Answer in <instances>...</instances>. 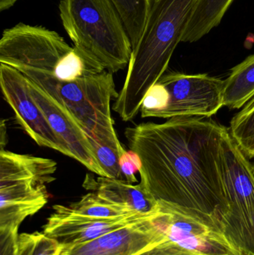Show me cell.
Returning a JSON list of instances; mask_svg holds the SVG:
<instances>
[{"mask_svg": "<svg viewBox=\"0 0 254 255\" xmlns=\"http://www.w3.org/2000/svg\"><path fill=\"white\" fill-rule=\"evenodd\" d=\"M220 169L229 210L222 220L224 232L240 251L254 218L253 166L227 130L221 142Z\"/></svg>", "mask_w": 254, "mask_h": 255, "instance_id": "277c9868", "label": "cell"}, {"mask_svg": "<svg viewBox=\"0 0 254 255\" xmlns=\"http://www.w3.org/2000/svg\"><path fill=\"white\" fill-rule=\"evenodd\" d=\"M158 82L169 94L167 106L154 118H211L224 106V80L207 74L171 73Z\"/></svg>", "mask_w": 254, "mask_h": 255, "instance_id": "8992f818", "label": "cell"}, {"mask_svg": "<svg viewBox=\"0 0 254 255\" xmlns=\"http://www.w3.org/2000/svg\"><path fill=\"white\" fill-rule=\"evenodd\" d=\"M229 133L248 157H254V98L231 120Z\"/></svg>", "mask_w": 254, "mask_h": 255, "instance_id": "2e32d148", "label": "cell"}, {"mask_svg": "<svg viewBox=\"0 0 254 255\" xmlns=\"http://www.w3.org/2000/svg\"><path fill=\"white\" fill-rule=\"evenodd\" d=\"M0 145H1V149H4V145L7 143V139H6V136H7V133H6V126L5 124H4V121H1V126H0Z\"/></svg>", "mask_w": 254, "mask_h": 255, "instance_id": "cb8c5ba5", "label": "cell"}, {"mask_svg": "<svg viewBox=\"0 0 254 255\" xmlns=\"http://www.w3.org/2000/svg\"><path fill=\"white\" fill-rule=\"evenodd\" d=\"M240 251L243 255H254V218L252 223L250 232L246 237Z\"/></svg>", "mask_w": 254, "mask_h": 255, "instance_id": "603a6c76", "label": "cell"}, {"mask_svg": "<svg viewBox=\"0 0 254 255\" xmlns=\"http://www.w3.org/2000/svg\"><path fill=\"white\" fill-rule=\"evenodd\" d=\"M139 255H198L167 241Z\"/></svg>", "mask_w": 254, "mask_h": 255, "instance_id": "44dd1931", "label": "cell"}, {"mask_svg": "<svg viewBox=\"0 0 254 255\" xmlns=\"http://www.w3.org/2000/svg\"><path fill=\"white\" fill-rule=\"evenodd\" d=\"M28 89L49 125L70 153V157L82 163L99 176L107 177L94 154L89 136L70 111L44 92L35 84L27 80Z\"/></svg>", "mask_w": 254, "mask_h": 255, "instance_id": "9c48e42d", "label": "cell"}, {"mask_svg": "<svg viewBox=\"0 0 254 255\" xmlns=\"http://www.w3.org/2000/svg\"><path fill=\"white\" fill-rule=\"evenodd\" d=\"M224 106L240 109L254 98V55L232 68L224 80Z\"/></svg>", "mask_w": 254, "mask_h": 255, "instance_id": "4fadbf2b", "label": "cell"}, {"mask_svg": "<svg viewBox=\"0 0 254 255\" xmlns=\"http://www.w3.org/2000/svg\"><path fill=\"white\" fill-rule=\"evenodd\" d=\"M59 10L73 47L89 65L111 73L128 66L131 40L110 0H61Z\"/></svg>", "mask_w": 254, "mask_h": 255, "instance_id": "3957f363", "label": "cell"}, {"mask_svg": "<svg viewBox=\"0 0 254 255\" xmlns=\"http://www.w3.org/2000/svg\"><path fill=\"white\" fill-rule=\"evenodd\" d=\"M18 0H0V11L10 8Z\"/></svg>", "mask_w": 254, "mask_h": 255, "instance_id": "d4e9b609", "label": "cell"}, {"mask_svg": "<svg viewBox=\"0 0 254 255\" xmlns=\"http://www.w3.org/2000/svg\"><path fill=\"white\" fill-rule=\"evenodd\" d=\"M83 187L104 200L127 207L135 212L156 215L161 211L159 202L140 183L134 185L122 179L102 176L95 178L87 174L84 180Z\"/></svg>", "mask_w": 254, "mask_h": 255, "instance_id": "8fae6325", "label": "cell"}, {"mask_svg": "<svg viewBox=\"0 0 254 255\" xmlns=\"http://www.w3.org/2000/svg\"><path fill=\"white\" fill-rule=\"evenodd\" d=\"M116 7L131 40L132 50L143 37L153 0H110Z\"/></svg>", "mask_w": 254, "mask_h": 255, "instance_id": "5bb4252c", "label": "cell"}, {"mask_svg": "<svg viewBox=\"0 0 254 255\" xmlns=\"http://www.w3.org/2000/svg\"><path fill=\"white\" fill-rule=\"evenodd\" d=\"M155 218L133 223L85 244L64 247L60 255L142 254L168 241Z\"/></svg>", "mask_w": 254, "mask_h": 255, "instance_id": "30bf717a", "label": "cell"}, {"mask_svg": "<svg viewBox=\"0 0 254 255\" xmlns=\"http://www.w3.org/2000/svg\"><path fill=\"white\" fill-rule=\"evenodd\" d=\"M227 130L209 118L179 117L127 128L125 136L141 160L140 184L155 200L222 225L229 210L219 158Z\"/></svg>", "mask_w": 254, "mask_h": 255, "instance_id": "6da1fadb", "label": "cell"}, {"mask_svg": "<svg viewBox=\"0 0 254 255\" xmlns=\"http://www.w3.org/2000/svg\"><path fill=\"white\" fill-rule=\"evenodd\" d=\"M197 0H153L140 43L132 50L113 111L125 122L140 112L148 91L164 75Z\"/></svg>", "mask_w": 254, "mask_h": 255, "instance_id": "7a4b0ae2", "label": "cell"}, {"mask_svg": "<svg viewBox=\"0 0 254 255\" xmlns=\"http://www.w3.org/2000/svg\"><path fill=\"white\" fill-rule=\"evenodd\" d=\"M122 175L125 177V181L130 184L137 182L135 174L140 172L141 167V160L140 157L134 151L130 150L125 151L119 160Z\"/></svg>", "mask_w": 254, "mask_h": 255, "instance_id": "ffe728a7", "label": "cell"}, {"mask_svg": "<svg viewBox=\"0 0 254 255\" xmlns=\"http://www.w3.org/2000/svg\"><path fill=\"white\" fill-rule=\"evenodd\" d=\"M160 205L161 212L154 222L168 241L198 255H243L225 235L219 223Z\"/></svg>", "mask_w": 254, "mask_h": 255, "instance_id": "5b68a950", "label": "cell"}, {"mask_svg": "<svg viewBox=\"0 0 254 255\" xmlns=\"http://www.w3.org/2000/svg\"><path fill=\"white\" fill-rule=\"evenodd\" d=\"M67 207L70 211L76 214L95 218H118L141 214L135 212L127 207L110 203L92 192L84 196L79 202L71 204Z\"/></svg>", "mask_w": 254, "mask_h": 255, "instance_id": "9a60e30c", "label": "cell"}, {"mask_svg": "<svg viewBox=\"0 0 254 255\" xmlns=\"http://www.w3.org/2000/svg\"><path fill=\"white\" fill-rule=\"evenodd\" d=\"M89 141L92 145L95 158L100 166L107 174V176L108 178L121 179L122 175L119 160L123 154L114 147L99 143L91 138H89Z\"/></svg>", "mask_w": 254, "mask_h": 255, "instance_id": "ac0fdd59", "label": "cell"}, {"mask_svg": "<svg viewBox=\"0 0 254 255\" xmlns=\"http://www.w3.org/2000/svg\"><path fill=\"white\" fill-rule=\"evenodd\" d=\"M169 94L164 85L157 82L143 100L140 113L143 118H154L164 109L168 103Z\"/></svg>", "mask_w": 254, "mask_h": 255, "instance_id": "d6986e66", "label": "cell"}, {"mask_svg": "<svg viewBox=\"0 0 254 255\" xmlns=\"http://www.w3.org/2000/svg\"><path fill=\"white\" fill-rule=\"evenodd\" d=\"M63 247L43 232L22 233L18 237L16 255H60Z\"/></svg>", "mask_w": 254, "mask_h": 255, "instance_id": "e0dca14e", "label": "cell"}, {"mask_svg": "<svg viewBox=\"0 0 254 255\" xmlns=\"http://www.w3.org/2000/svg\"><path fill=\"white\" fill-rule=\"evenodd\" d=\"M0 86L4 100L14 112L16 122L28 136L40 146L70 157L68 149L31 97L25 76L16 69L0 63Z\"/></svg>", "mask_w": 254, "mask_h": 255, "instance_id": "52a82bcc", "label": "cell"}, {"mask_svg": "<svg viewBox=\"0 0 254 255\" xmlns=\"http://www.w3.org/2000/svg\"><path fill=\"white\" fill-rule=\"evenodd\" d=\"M19 230L0 229L1 255H16Z\"/></svg>", "mask_w": 254, "mask_h": 255, "instance_id": "7402d4cb", "label": "cell"}, {"mask_svg": "<svg viewBox=\"0 0 254 255\" xmlns=\"http://www.w3.org/2000/svg\"><path fill=\"white\" fill-rule=\"evenodd\" d=\"M53 211L43 226V233L63 247L89 242L133 223L155 218L159 214H136L118 218L103 219L76 214L66 205H54Z\"/></svg>", "mask_w": 254, "mask_h": 255, "instance_id": "ba28073f", "label": "cell"}, {"mask_svg": "<svg viewBox=\"0 0 254 255\" xmlns=\"http://www.w3.org/2000/svg\"><path fill=\"white\" fill-rule=\"evenodd\" d=\"M234 0H197L181 42L195 43L220 24Z\"/></svg>", "mask_w": 254, "mask_h": 255, "instance_id": "7c38bea8", "label": "cell"}, {"mask_svg": "<svg viewBox=\"0 0 254 255\" xmlns=\"http://www.w3.org/2000/svg\"><path fill=\"white\" fill-rule=\"evenodd\" d=\"M253 169H254V165L253 166Z\"/></svg>", "mask_w": 254, "mask_h": 255, "instance_id": "484cf974", "label": "cell"}]
</instances>
